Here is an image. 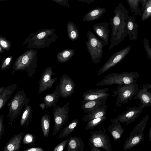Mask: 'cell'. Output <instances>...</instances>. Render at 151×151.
<instances>
[{
  "label": "cell",
  "mask_w": 151,
  "mask_h": 151,
  "mask_svg": "<svg viewBox=\"0 0 151 151\" xmlns=\"http://www.w3.org/2000/svg\"><path fill=\"white\" fill-rule=\"evenodd\" d=\"M61 96L60 84L55 87L54 91L51 93L47 94L43 98V101L46 108L54 107L57 104L59 97Z\"/></svg>",
  "instance_id": "obj_19"
},
{
  "label": "cell",
  "mask_w": 151,
  "mask_h": 151,
  "mask_svg": "<svg viewBox=\"0 0 151 151\" xmlns=\"http://www.w3.org/2000/svg\"><path fill=\"white\" fill-rule=\"evenodd\" d=\"M148 139L150 141H151V126L150 128L149 131L148 133Z\"/></svg>",
  "instance_id": "obj_47"
},
{
  "label": "cell",
  "mask_w": 151,
  "mask_h": 151,
  "mask_svg": "<svg viewBox=\"0 0 151 151\" xmlns=\"http://www.w3.org/2000/svg\"><path fill=\"white\" fill-rule=\"evenodd\" d=\"M67 30L68 36L70 40L74 41L78 39L79 36V32L76 24L73 22L69 21L67 23Z\"/></svg>",
  "instance_id": "obj_29"
},
{
  "label": "cell",
  "mask_w": 151,
  "mask_h": 151,
  "mask_svg": "<svg viewBox=\"0 0 151 151\" xmlns=\"http://www.w3.org/2000/svg\"><path fill=\"white\" fill-rule=\"evenodd\" d=\"M37 50H31L19 56L13 65L12 74L18 70H26L29 72V68H35L37 59Z\"/></svg>",
  "instance_id": "obj_7"
},
{
  "label": "cell",
  "mask_w": 151,
  "mask_h": 151,
  "mask_svg": "<svg viewBox=\"0 0 151 151\" xmlns=\"http://www.w3.org/2000/svg\"><path fill=\"white\" fill-rule=\"evenodd\" d=\"M24 135L23 132L14 135L6 143L3 151H19L21 149V142Z\"/></svg>",
  "instance_id": "obj_16"
},
{
  "label": "cell",
  "mask_w": 151,
  "mask_h": 151,
  "mask_svg": "<svg viewBox=\"0 0 151 151\" xmlns=\"http://www.w3.org/2000/svg\"><path fill=\"white\" fill-rule=\"evenodd\" d=\"M89 145L90 147L91 151H102V150L99 147H97L90 142Z\"/></svg>",
  "instance_id": "obj_42"
},
{
  "label": "cell",
  "mask_w": 151,
  "mask_h": 151,
  "mask_svg": "<svg viewBox=\"0 0 151 151\" xmlns=\"http://www.w3.org/2000/svg\"><path fill=\"white\" fill-rule=\"evenodd\" d=\"M148 88L142 87L138 91L133 99H139L140 103L139 105H141L144 108L151 106V92Z\"/></svg>",
  "instance_id": "obj_17"
},
{
  "label": "cell",
  "mask_w": 151,
  "mask_h": 151,
  "mask_svg": "<svg viewBox=\"0 0 151 151\" xmlns=\"http://www.w3.org/2000/svg\"><path fill=\"white\" fill-rule=\"evenodd\" d=\"M12 61V56H10L6 58H4L0 64L1 70H3L9 69L11 65Z\"/></svg>",
  "instance_id": "obj_36"
},
{
  "label": "cell",
  "mask_w": 151,
  "mask_h": 151,
  "mask_svg": "<svg viewBox=\"0 0 151 151\" xmlns=\"http://www.w3.org/2000/svg\"><path fill=\"white\" fill-rule=\"evenodd\" d=\"M130 10L134 13V16L142 15V12L139 8L140 3L141 4L142 0H127Z\"/></svg>",
  "instance_id": "obj_31"
},
{
  "label": "cell",
  "mask_w": 151,
  "mask_h": 151,
  "mask_svg": "<svg viewBox=\"0 0 151 151\" xmlns=\"http://www.w3.org/2000/svg\"><path fill=\"white\" fill-rule=\"evenodd\" d=\"M142 42L147 56V58L151 61V47L148 39L145 37L143 38Z\"/></svg>",
  "instance_id": "obj_35"
},
{
  "label": "cell",
  "mask_w": 151,
  "mask_h": 151,
  "mask_svg": "<svg viewBox=\"0 0 151 151\" xmlns=\"http://www.w3.org/2000/svg\"><path fill=\"white\" fill-rule=\"evenodd\" d=\"M17 86L12 84L4 87L2 93H0V110L2 109L12 94Z\"/></svg>",
  "instance_id": "obj_24"
},
{
  "label": "cell",
  "mask_w": 151,
  "mask_h": 151,
  "mask_svg": "<svg viewBox=\"0 0 151 151\" xmlns=\"http://www.w3.org/2000/svg\"><path fill=\"white\" fill-rule=\"evenodd\" d=\"M111 124L109 125L107 129L112 136L114 141H116L120 140L125 129L122 126L121 122L114 119H111Z\"/></svg>",
  "instance_id": "obj_20"
},
{
  "label": "cell",
  "mask_w": 151,
  "mask_h": 151,
  "mask_svg": "<svg viewBox=\"0 0 151 151\" xmlns=\"http://www.w3.org/2000/svg\"><path fill=\"white\" fill-rule=\"evenodd\" d=\"M4 115L2 114L0 116V141L2 136L4 132V127L3 123Z\"/></svg>",
  "instance_id": "obj_40"
},
{
  "label": "cell",
  "mask_w": 151,
  "mask_h": 151,
  "mask_svg": "<svg viewBox=\"0 0 151 151\" xmlns=\"http://www.w3.org/2000/svg\"><path fill=\"white\" fill-rule=\"evenodd\" d=\"M105 8L98 7L88 13L83 18L84 21L89 22L98 19L106 11Z\"/></svg>",
  "instance_id": "obj_26"
},
{
  "label": "cell",
  "mask_w": 151,
  "mask_h": 151,
  "mask_svg": "<svg viewBox=\"0 0 151 151\" xmlns=\"http://www.w3.org/2000/svg\"><path fill=\"white\" fill-rule=\"evenodd\" d=\"M80 2L86 3L87 4H90L94 2V0H78Z\"/></svg>",
  "instance_id": "obj_43"
},
{
  "label": "cell",
  "mask_w": 151,
  "mask_h": 151,
  "mask_svg": "<svg viewBox=\"0 0 151 151\" xmlns=\"http://www.w3.org/2000/svg\"><path fill=\"white\" fill-rule=\"evenodd\" d=\"M29 101V97H27L23 90H19L13 96L7 104L9 110L7 117L10 127L21 115L22 107L27 105Z\"/></svg>",
  "instance_id": "obj_2"
},
{
  "label": "cell",
  "mask_w": 151,
  "mask_h": 151,
  "mask_svg": "<svg viewBox=\"0 0 151 151\" xmlns=\"http://www.w3.org/2000/svg\"><path fill=\"white\" fill-rule=\"evenodd\" d=\"M0 46L4 49L9 51L11 46L10 42L7 40L5 37L0 35Z\"/></svg>",
  "instance_id": "obj_37"
},
{
  "label": "cell",
  "mask_w": 151,
  "mask_h": 151,
  "mask_svg": "<svg viewBox=\"0 0 151 151\" xmlns=\"http://www.w3.org/2000/svg\"><path fill=\"white\" fill-rule=\"evenodd\" d=\"M41 124L44 136L45 137H47L49 133L50 126V119L49 115L45 114L42 115Z\"/></svg>",
  "instance_id": "obj_30"
},
{
  "label": "cell",
  "mask_w": 151,
  "mask_h": 151,
  "mask_svg": "<svg viewBox=\"0 0 151 151\" xmlns=\"http://www.w3.org/2000/svg\"><path fill=\"white\" fill-rule=\"evenodd\" d=\"M114 13V15L110 21L111 33L109 50L119 44L128 36L127 23L129 15L128 11L120 2L115 9Z\"/></svg>",
  "instance_id": "obj_1"
},
{
  "label": "cell",
  "mask_w": 151,
  "mask_h": 151,
  "mask_svg": "<svg viewBox=\"0 0 151 151\" xmlns=\"http://www.w3.org/2000/svg\"><path fill=\"white\" fill-rule=\"evenodd\" d=\"M44 149L39 147H30L26 149L25 150H22L23 151H43Z\"/></svg>",
  "instance_id": "obj_41"
},
{
  "label": "cell",
  "mask_w": 151,
  "mask_h": 151,
  "mask_svg": "<svg viewBox=\"0 0 151 151\" xmlns=\"http://www.w3.org/2000/svg\"><path fill=\"white\" fill-rule=\"evenodd\" d=\"M59 84L61 96L63 98L70 97L75 92L76 84L67 75L64 74L62 76Z\"/></svg>",
  "instance_id": "obj_13"
},
{
  "label": "cell",
  "mask_w": 151,
  "mask_h": 151,
  "mask_svg": "<svg viewBox=\"0 0 151 151\" xmlns=\"http://www.w3.org/2000/svg\"><path fill=\"white\" fill-rule=\"evenodd\" d=\"M4 50V49L1 47L0 46V53H2L3 52Z\"/></svg>",
  "instance_id": "obj_48"
},
{
  "label": "cell",
  "mask_w": 151,
  "mask_h": 151,
  "mask_svg": "<svg viewBox=\"0 0 151 151\" xmlns=\"http://www.w3.org/2000/svg\"><path fill=\"white\" fill-rule=\"evenodd\" d=\"M142 87H145L148 89H151V84H143Z\"/></svg>",
  "instance_id": "obj_46"
},
{
  "label": "cell",
  "mask_w": 151,
  "mask_h": 151,
  "mask_svg": "<svg viewBox=\"0 0 151 151\" xmlns=\"http://www.w3.org/2000/svg\"><path fill=\"white\" fill-rule=\"evenodd\" d=\"M107 107V105L104 104L91 111L83 116L82 121L87 123L91 120L101 117L106 115Z\"/></svg>",
  "instance_id": "obj_21"
},
{
  "label": "cell",
  "mask_w": 151,
  "mask_h": 151,
  "mask_svg": "<svg viewBox=\"0 0 151 151\" xmlns=\"http://www.w3.org/2000/svg\"><path fill=\"white\" fill-rule=\"evenodd\" d=\"M108 98L93 100H83L81 101L80 107L84 112L87 113L99 106L106 104Z\"/></svg>",
  "instance_id": "obj_18"
},
{
  "label": "cell",
  "mask_w": 151,
  "mask_h": 151,
  "mask_svg": "<svg viewBox=\"0 0 151 151\" xmlns=\"http://www.w3.org/2000/svg\"><path fill=\"white\" fill-rule=\"evenodd\" d=\"M36 142V138L35 135L27 132L24 134L22 140V144L33 146L35 145Z\"/></svg>",
  "instance_id": "obj_34"
},
{
  "label": "cell",
  "mask_w": 151,
  "mask_h": 151,
  "mask_svg": "<svg viewBox=\"0 0 151 151\" xmlns=\"http://www.w3.org/2000/svg\"><path fill=\"white\" fill-rule=\"evenodd\" d=\"M75 53V51L74 49H65L57 53V59L60 63H65L71 59Z\"/></svg>",
  "instance_id": "obj_28"
},
{
  "label": "cell",
  "mask_w": 151,
  "mask_h": 151,
  "mask_svg": "<svg viewBox=\"0 0 151 151\" xmlns=\"http://www.w3.org/2000/svg\"><path fill=\"white\" fill-rule=\"evenodd\" d=\"M88 40L86 45L93 63L96 64L100 62L104 46L102 41L99 39L91 31L87 32Z\"/></svg>",
  "instance_id": "obj_6"
},
{
  "label": "cell",
  "mask_w": 151,
  "mask_h": 151,
  "mask_svg": "<svg viewBox=\"0 0 151 151\" xmlns=\"http://www.w3.org/2000/svg\"><path fill=\"white\" fill-rule=\"evenodd\" d=\"M149 117L148 114L146 115L130 132L129 136L124 142L123 150L131 149L144 140V132Z\"/></svg>",
  "instance_id": "obj_5"
},
{
  "label": "cell",
  "mask_w": 151,
  "mask_h": 151,
  "mask_svg": "<svg viewBox=\"0 0 151 151\" xmlns=\"http://www.w3.org/2000/svg\"><path fill=\"white\" fill-rule=\"evenodd\" d=\"M144 108L141 105L128 107L127 109L114 119L121 123H125L127 125L133 122L142 112Z\"/></svg>",
  "instance_id": "obj_11"
},
{
  "label": "cell",
  "mask_w": 151,
  "mask_h": 151,
  "mask_svg": "<svg viewBox=\"0 0 151 151\" xmlns=\"http://www.w3.org/2000/svg\"><path fill=\"white\" fill-rule=\"evenodd\" d=\"M85 145L80 137L75 136L69 139L67 151H84Z\"/></svg>",
  "instance_id": "obj_23"
},
{
  "label": "cell",
  "mask_w": 151,
  "mask_h": 151,
  "mask_svg": "<svg viewBox=\"0 0 151 151\" xmlns=\"http://www.w3.org/2000/svg\"><path fill=\"white\" fill-rule=\"evenodd\" d=\"M109 90L107 88L89 89L83 94V100H93L108 97L110 95L107 92Z\"/></svg>",
  "instance_id": "obj_15"
},
{
  "label": "cell",
  "mask_w": 151,
  "mask_h": 151,
  "mask_svg": "<svg viewBox=\"0 0 151 151\" xmlns=\"http://www.w3.org/2000/svg\"><path fill=\"white\" fill-rule=\"evenodd\" d=\"M59 4L70 8V6L68 0H51Z\"/></svg>",
  "instance_id": "obj_39"
},
{
  "label": "cell",
  "mask_w": 151,
  "mask_h": 151,
  "mask_svg": "<svg viewBox=\"0 0 151 151\" xmlns=\"http://www.w3.org/2000/svg\"><path fill=\"white\" fill-rule=\"evenodd\" d=\"M93 29L95 33L100 38L104 46L108 44L110 35L109 24L106 22L94 24Z\"/></svg>",
  "instance_id": "obj_14"
},
{
  "label": "cell",
  "mask_w": 151,
  "mask_h": 151,
  "mask_svg": "<svg viewBox=\"0 0 151 151\" xmlns=\"http://www.w3.org/2000/svg\"><path fill=\"white\" fill-rule=\"evenodd\" d=\"M69 139H66L61 142L56 146L53 151H62L65 149L68 142Z\"/></svg>",
  "instance_id": "obj_38"
},
{
  "label": "cell",
  "mask_w": 151,
  "mask_h": 151,
  "mask_svg": "<svg viewBox=\"0 0 151 151\" xmlns=\"http://www.w3.org/2000/svg\"><path fill=\"white\" fill-rule=\"evenodd\" d=\"M79 121V119H75L69 124L64 127L59 134V138H64L73 132L77 127Z\"/></svg>",
  "instance_id": "obj_27"
},
{
  "label": "cell",
  "mask_w": 151,
  "mask_h": 151,
  "mask_svg": "<svg viewBox=\"0 0 151 151\" xmlns=\"http://www.w3.org/2000/svg\"><path fill=\"white\" fill-rule=\"evenodd\" d=\"M7 0H0V1H6Z\"/></svg>",
  "instance_id": "obj_49"
},
{
  "label": "cell",
  "mask_w": 151,
  "mask_h": 151,
  "mask_svg": "<svg viewBox=\"0 0 151 151\" xmlns=\"http://www.w3.org/2000/svg\"><path fill=\"white\" fill-rule=\"evenodd\" d=\"M106 130L103 127H100L98 130L91 131L90 142L95 146L103 149L106 151H111L112 147L110 143L109 137L106 134Z\"/></svg>",
  "instance_id": "obj_9"
},
{
  "label": "cell",
  "mask_w": 151,
  "mask_h": 151,
  "mask_svg": "<svg viewBox=\"0 0 151 151\" xmlns=\"http://www.w3.org/2000/svg\"><path fill=\"white\" fill-rule=\"evenodd\" d=\"M147 1V0H142V2L141 3V11L142 13L143 10L145 5Z\"/></svg>",
  "instance_id": "obj_44"
},
{
  "label": "cell",
  "mask_w": 151,
  "mask_h": 151,
  "mask_svg": "<svg viewBox=\"0 0 151 151\" xmlns=\"http://www.w3.org/2000/svg\"><path fill=\"white\" fill-rule=\"evenodd\" d=\"M70 103V101H69L62 107L57 105L53 107L52 110L54 122L52 132L53 135H55L58 133L63 125L68 120Z\"/></svg>",
  "instance_id": "obj_8"
},
{
  "label": "cell",
  "mask_w": 151,
  "mask_h": 151,
  "mask_svg": "<svg viewBox=\"0 0 151 151\" xmlns=\"http://www.w3.org/2000/svg\"><path fill=\"white\" fill-rule=\"evenodd\" d=\"M139 76V74L136 71L112 73L105 76L101 81L96 84V85L104 86L114 84H128L136 82Z\"/></svg>",
  "instance_id": "obj_3"
},
{
  "label": "cell",
  "mask_w": 151,
  "mask_h": 151,
  "mask_svg": "<svg viewBox=\"0 0 151 151\" xmlns=\"http://www.w3.org/2000/svg\"><path fill=\"white\" fill-rule=\"evenodd\" d=\"M141 17L142 21H146L151 17V0H147Z\"/></svg>",
  "instance_id": "obj_33"
},
{
  "label": "cell",
  "mask_w": 151,
  "mask_h": 151,
  "mask_svg": "<svg viewBox=\"0 0 151 151\" xmlns=\"http://www.w3.org/2000/svg\"><path fill=\"white\" fill-rule=\"evenodd\" d=\"M132 46L129 45L114 53L98 71V75H101L122 61L129 53Z\"/></svg>",
  "instance_id": "obj_10"
},
{
  "label": "cell",
  "mask_w": 151,
  "mask_h": 151,
  "mask_svg": "<svg viewBox=\"0 0 151 151\" xmlns=\"http://www.w3.org/2000/svg\"><path fill=\"white\" fill-rule=\"evenodd\" d=\"M138 26L134 16L129 15L127 23V34L129 40H135L137 38Z\"/></svg>",
  "instance_id": "obj_22"
},
{
  "label": "cell",
  "mask_w": 151,
  "mask_h": 151,
  "mask_svg": "<svg viewBox=\"0 0 151 151\" xmlns=\"http://www.w3.org/2000/svg\"><path fill=\"white\" fill-rule=\"evenodd\" d=\"M106 115L100 117L95 118L88 122L85 127L86 130L93 129L103 121L107 119Z\"/></svg>",
  "instance_id": "obj_32"
},
{
  "label": "cell",
  "mask_w": 151,
  "mask_h": 151,
  "mask_svg": "<svg viewBox=\"0 0 151 151\" xmlns=\"http://www.w3.org/2000/svg\"><path fill=\"white\" fill-rule=\"evenodd\" d=\"M39 106L42 110H44L46 107L45 104L44 102L40 103L39 104Z\"/></svg>",
  "instance_id": "obj_45"
},
{
  "label": "cell",
  "mask_w": 151,
  "mask_h": 151,
  "mask_svg": "<svg viewBox=\"0 0 151 151\" xmlns=\"http://www.w3.org/2000/svg\"><path fill=\"white\" fill-rule=\"evenodd\" d=\"M54 75H55V73L53 72L51 67H47L45 70L39 82L38 94L52 87V84L57 79V77L52 78L54 77L53 76Z\"/></svg>",
  "instance_id": "obj_12"
},
{
  "label": "cell",
  "mask_w": 151,
  "mask_h": 151,
  "mask_svg": "<svg viewBox=\"0 0 151 151\" xmlns=\"http://www.w3.org/2000/svg\"><path fill=\"white\" fill-rule=\"evenodd\" d=\"M33 112L31 106L28 104L24 106L20 121V126L23 128L27 127L31 122Z\"/></svg>",
  "instance_id": "obj_25"
},
{
  "label": "cell",
  "mask_w": 151,
  "mask_h": 151,
  "mask_svg": "<svg viewBox=\"0 0 151 151\" xmlns=\"http://www.w3.org/2000/svg\"><path fill=\"white\" fill-rule=\"evenodd\" d=\"M139 89L138 84L136 82L129 84L119 85L113 91V97L117 96L114 108L120 106L132 100Z\"/></svg>",
  "instance_id": "obj_4"
}]
</instances>
